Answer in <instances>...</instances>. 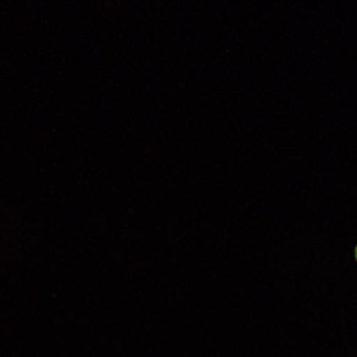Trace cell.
Wrapping results in <instances>:
<instances>
[{
  "label": "cell",
  "mask_w": 357,
  "mask_h": 357,
  "mask_svg": "<svg viewBox=\"0 0 357 357\" xmlns=\"http://www.w3.org/2000/svg\"><path fill=\"white\" fill-rule=\"evenodd\" d=\"M355 257H356V260H357V248H356V250H355Z\"/></svg>",
  "instance_id": "1"
}]
</instances>
